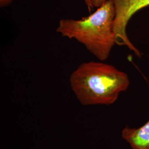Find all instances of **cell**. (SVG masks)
<instances>
[{
    "mask_svg": "<svg viewBox=\"0 0 149 149\" xmlns=\"http://www.w3.org/2000/svg\"><path fill=\"white\" fill-rule=\"evenodd\" d=\"M84 1L85 2L86 5L87 7V8H88V11H90V12L92 11L93 9V6H92L90 0H84Z\"/></svg>",
    "mask_w": 149,
    "mask_h": 149,
    "instance_id": "obj_7",
    "label": "cell"
},
{
    "mask_svg": "<svg viewBox=\"0 0 149 149\" xmlns=\"http://www.w3.org/2000/svg\"><path fill=\"white\" fill-rule=\"evenodd\" d=\"M90 1L91 3L93 8L95 7L97 8H98L107 0H90Z\"/></svg>",
    "mask_w": 149,
    "mask_h": 149,
    "instance_id": "obj_5",
    "label": "cell"
},
{
    "mask_svg": "<svg viewBox=\"0 0 149 149\" xmlns=\"http://www.w3.org/2000/svg\"><path fill=\"white\" fill-rule=\"evenodd\" d=\"M13 0H0V6L3 7L10 5Z\"/></svg>",
    "mask_w": 149,
    "mask_h": 149,
    "instance_id": "obj_6",
    "label": "cell"
},
{
    "mask_svg": "<svg viewBox=\"0 0 149 149\" xmlns=\"http://www.w3.org/2000/svg\"><path fill=\"white\" fill-rule=\"evenodd\" d=\"M116 8L114 32L116 44L127 47L136 53L138 49L129 39L126 28L128 22L138 11L149 6V0H113Z\"/></svg>",
    "mask_w": 149,
    "mask_h": 149,
    "instance_id": "obj_3",
    "label": "cell"
},
{
    "mask_svg": "<svg viewBox=\"0 0 149 149\" xmlns=\"http://www.w3.org/2000/svg\"><path fill=\"white\" fill-rule=\"evenodd\" d=\"M116 8L113 0H107L90 15L80 19H63L56 32L74 39L101 61L106 60L116 44L114 32Z\"/></svg>",
    "mask_w": 149,
    "mask_h": 149,
    "instance_id": "obj_2",
    "label": "cell"
},
{
    "mask_svg": "<svg viewBox=\"0 0 149 149\" xmlns=\"http://www.w3.org/2000/svg\"><path fill=\"white\" fill-rule=\"evenodd\" d=\"M71 89L84 106L113 104L130 84L127 74L109 64L90 61L81 64L70 77Z\"/></svg>",
    "mask_w": 149,
    "mask_h": 149,
    "instance_id": "obj_1",
    "label": "cell"
},
{
    "mask_svg": "<svg viewBox=\"0 0 149 149\" xmlns=\"http://www.w3.org/2000/svg\"><path fill=\"white\" fill-rule=\"evenodd\" d=\"M122 138L132 149H149V120L138 128L125 127L122 132Z\"/></svg>",
    "mask_w": 149,
    "mask_h": 149,
    "instance_id": "obj_4",
    "label": "cell"
}]
</instances>
